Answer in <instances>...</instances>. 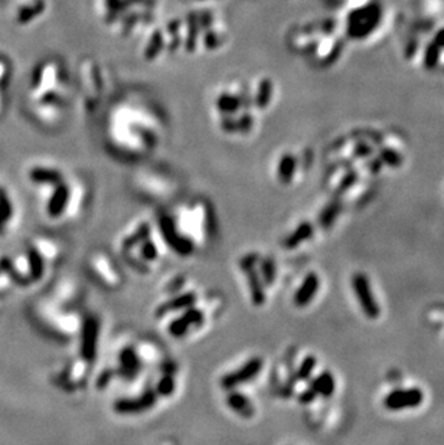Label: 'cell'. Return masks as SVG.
<instances>
[{
    "mask_svg": "<svg viewBox=\"0 0 444 445\" xmlns=\"http://www.w3.org/2000/svg\"><path fill=\"white\" fill-rule=\"evenodd\" d=\"M174 250H176L178 254L186 257V255H191V254H192V251H194V244H192L188 238L179 237V240H178L176 244L174 245Z\"/></svg>",
    "mask_w": 444,
    "mask_h": 445,
    "instance_id": "obj_24",
    "label": "cell"
},
{
    "mask_svg": "<svg viewBox=\"0 0 444 445\" xmlns=\"http://www.w3.org/2000/svg\"><path fill=\"white\" fill-rule=\"evenodd\" d=\"M98 320L95 317H88L84 321L81 333V356L87 362H92L97 355V342H98Z\"/></svg>",
    "mask_w": 444,
    "mask_h": 445,
    "instance_id": "obj_3",
    "label": "cell"
},
{
    "mask_svg": "<svg viewBox=\"0 0 444 445\" xmlns=\"http://www.w3.org/2000/svg\"><path fill=\"white\" fill-rule=\"evenodd\" d=\"M339 203H330L322 213L320 216V224L323 228H329L332 225V222L335 220L338 212H339Z\"/></svg>",
    "mask_w": 444,
    "mask_h": 445,
    "instance_id": "obj_20",
    "label": "cell"
},
{
    "mask_svg": "<svg viewBox=\"0 0 444 445\" xmlns=\"http://www.w3.org/2000/svg\"><path fill=\"white\" fill-rule=\"evenodd\" d=\"M314 397H316V394L313 392V389L310 387L309 391H306L305 394L300 395V402H302V404H309V402H312V401L314 400Z\"/></svg>",
    "mask_w": 444,
    "mask_h": 445,
    "instance_id": "obj_28",
    "label": "cell"
},
{
    "mask_svg": "<svg viewBox=\"0 0 444 445\" xmlns=\"http://www.w3.org/2000/svg\"><path fill=\"white\" fill-rule=\"evenodd\" d=\"M196 301V297L194 293H186V294H182V296H178V297H174L172 300H169L168 303H164L160 306L157 314H166L169 311H176V310H185V309H189V307H194Z\"/></svg>",
    "mask_w": 444,
    "mask_h": 445,
    "instance_id": "obj_11",
    "label": "cell"
},
{
    "mask_svg": "<svg viewBox=\"0 0 444 445\" xmlns=\"http://www.w3.org/2000/svg\"><path fill=\"white\" fill-rule=\"evenodd\" d=\"M313 227L309 224V222H303V224H300L297 228H296V231L290 235V237H287L286 238V241H285V245L287 247V248H296L297 245H300L302 242H305V241H307L312 235H313Z\"/></svg>",
    "mask_w": 444,
    "mask_h": 445,
    "instance_id": "obj_12",
    "label": "cell"
},
{
    "mask_svg": "<svg viewBox=\"0 0 444 445\" xmlns=\"http://www.w3.org/2000/svg\"><path fill=\"white\" fill-rule=\"evenodd\" d=\"M244 271L248 272L247 277H248V283H250V289H251V294H253V301H254V304L261 306L265 300V296H264V290L260 284V278H258L257 272L254 271V267L244 268Z\"/></svg>",
    "mask_w": 444,
    "mask_h": 445,
    "instance_id": "obj_14",
    "label": "cell"
},
{
    "mask_svg": "<svg viewBox=\"0 0 444 445\" xmlns=\"http://www.w3.org/2000/svg\"><path fill=\"white\" fill-rule=\"evenodd\" d=\"M261 368H263V359L254 358L248 363H245L241 369H238L237 372L227 375L224 379L221 380V385H222V387H226V389H233L234 386L253 379L255 375H258Z\"/></svg>",
    "mask_w": 444,
    "mask_h": 445,
    "instance_id": "obj_4",
    "label": "cell"
},
{
    "mask_svg": "<svg viewBox=\"0 0 444 445\" xmlns=\"http://www.w3.org/2000/svg\"><path fill=\"white\" fill-rule=\"evenodd\" d=\"M352 287L362 311L369 318H376L379 316V306L374 297L369 280L364 272H356L352 278Z\"/></svg>",
    "mask_w": 444,
    "mask_h": 445,
    "instance_id": "obj_1",
    "label": "cell"
},
{
    "mask_svg": "<svg viewBox=\"0 0 444 445\" xmlns=\"http://www.w3.org/2000/svg\"><path fill=\"white\" fill-rule=\"evenodd\" d=\"M31 179L35 183H60L61 182V175L51 169H42L36 168L31 172Z\"/></svg>",
    "mask_w": 444,
    "mask_h": 445,
    "instance_id": "obj_15",
    "label": "cell"
},
{
    "mask_svg": "<svg viewBox=\"0 0 444 445\" xmlns=\"http://www.w3.org/2000/svg\"><path fill=\"white\" fill-rule=\"evenodd\" d=\"M282 172H280V176H282V179L285 181V182H287L289 179H292V176H293V171H295V163H293V160H292V157L289 159V157H286L285 160H283V163H282Z\"/></svg>",
    "mask_w": 444,
    "mask_h": 445,
    "instance_id": "obj_25",
    "label": "cell"
},
{
    "mask_svg": "<svg viewBox=\"0 0 444 445\" xmlns=\"http://www.w3.org/2000/svg\"><path fill=\"white\" fill-rule=\"evenodd\" d=\"M156 404V394L149 391L140 398L134 400H120L115 404V409L119 414H142L147 409H150Z\"/></svg>",
    "mask_w": 444,
    "mask_h": 445,
    "instance_id": "obj_5",
    "label": "cell"
},
{
    "mask_svg": "<svg viewBox=\"0 0 444 445\" xmlns=\"http://www.w3.org/2000/svg\"><path fill=\"white\" fill-rule=\"evenodd\" d=\"M319 277L314 272H310L306 275V278L303 280L302 286L299 287V290L295 294V304L297 307H305L307 306L316 296L317 290H319Z\"/></svg>",
    "mask_w": 444,
    "mask_h": 445,
    "instance_id": "obj_7",
    "label": "cell"
},
{
    "mask_svg": "<svg viewBox=\"0 0 444 445\" xmlns=\"http://www.w3.org/2000/svg\"><path fill=\"white\" fill-rule=\"evenodd\" d=\"M424 401V395L418 387L397 389L388 394L384 400V407L390 411H401L407 408L420 407Z\"/></svg>",
    "mask_w": 444,
    "mask_h": 445,
    "instance_id": "obj_2",
    "label": "cell"
},
{
    "mask_svg": "<svg viewBox=\"0 0 444 445\" xmlns=\"http://www.w3.org/2000/svg\"><path fill=\"white\" fill-rule=\"evenodd\" d=\"M316 358L314 356H307L305 358V360L302 362V365L299 366L297 369V373H296V379L297 380H307L310 377V375L313 373L314 368H316Z\"/></svg>",
    "mask_w": 444,
    "mask_h": 445,
    "instance_id": "obj_18",
    "label": "cell"
},
{
    "mask_svg": "<svg viewBox=\"0 0 444 445\" xmlns=\"http://www.w3.org/2000/svg\"><path fill=\"white\" fill-rule=\"evenodd\" d=\"M160 230H162V234H163L166 242H168L174 248V245L176 244V241L179 240L181 235H178L172 219L168 218V216H163L160 219Z\"/></svg>",
    "mask_w": 444,
    "mask_h": 445,
    "instance_id": "obj_16",
    "label": "cell"
},
{
    "mask_svg": "<svg viewBox=\"0 0 444 445\" xmlns=\"http://www.w3.org/2000/svg\"><path fill=\"white\" fill-rule=\"evenodd\" d=\"M312 389L316 395H322L324 398H329L335 392V379L333 375L327 370L322 372L313 382H312Z\"/></svg>",
    "mask_w": 444,
    "mask_h": 445,
    "instance_id": "obj_9",
    "label": "cell"
},
{
    "mask_svg": "<svg viewBox=\"0 0 444 445\" xmlns=\"http://www.w3.org/2000/svg\"><path fill=\"white\" fill-rule=\"evenodd\" d=\"M227 404H228V407L231 409L237 411L240 415H243L245 418H250V417L254 415V409H253L250 401L244 395H241V394H231V395H228Z\"/></svg>",
    "mask_w": 444,
    "mask_h": 445,
    "instance_id": "obj_13",
    "label": "cell"
},
{
    "mask_svg": "<svg viewBox=\"0 0 444 445\" xmlns=\"http://www.w3.org/2000/svg\"><path fill=\"white\" fill-rule=\"evenodd\" d=\"M29 265H31V272L35 280H41V277L43 274V262L41 255L35 251L31 250L29 251Z\"/></svg>",
    "mask_w": 444,
    "mask_h": 445,
    "instance_id": "obj_19",
    "label": "cell"
},
{
    "mask_svg": "<svg viewBox=\"0 0 444 445\" xmlns=\"http://www.w3.org/2000/svg\"><path fill=\"white\" fill-rule=\"evenodd\" d=\"M175 391V380L171 375H166L162 377V380L157 385V394L163 397H169Z\"/></svg>",
    "mask_w": 444,
    "mask_h": 445,
    "instance_id": "obj_22",
    "label": "cell"
},
{
    "mask_svg": "<svg viewBox=\"0 0 444 445\" xmlns=\"http://www.w3.org/2000/svg\"><path fill=\"white\" fill-rule=\"evenodd\" d=\"M68 196H70V192H68L67 186L60 185L57 189H55V192L49 200V205H48V212L51 216L55 218V216H58L64 212L67 202H68Z\"/></svg>",
    "mask_w": 444,
    "mask_h": 445,
    "instance_id": "obj_10",
    "label": "cell"
},
{
    "mask_svg": "<svg viewBox=\"0 0 444 445\" xmlns=\"http://www.w3.org/2000/svg\"><path fill=\"white\" fill-rule=\"evenodd\" d=\"M147 237H149V228H147V225H143L133 237H130L125 241V248H132V247L137 245L139 242L146 241Z\"/></svg>",
    "mask_w": 444,
    "mask_h": 445,
    "instance_id": "obj_23",
    "label": "cell"
},
{
    "mask_svg": "<svg viewBox=\"0 0 444 445\" xmlns=\"http://www.w3.org/2000/svg\"><path fill=\"white\" fill-rule=\"evenodd\" d=\"M42 11V4L39 2V0H35V2L32 4H26L23 5L19 12H18V19L21 23H26L29 22L32 18H35L39 12Z\"/></svg>",
    "mask_w": 444,
    "mask_h": 445,
    "instance_id": "obj_17",
    "label": "cell"
},
{
    "mask_svg": "<svg viewBox=\"0 0 444 445\" xmlns=\"http://www.w3.org/2000/svg\"><path fill=\"white\" fill-rule=\"evenodd\" d=\"M8 73H9V67H8L6 61L0 60V87H4V82L8 78Z\"/></svg>",
    "mask_w": 444,
    "mask_h": 445,
    "instance_id": "obj_27",
    "label": "cell"
},
{
    "mask_svg": "<svg viewBox=\"0 0 444 445\" xmlns=\"http://www.w3.org/2000/svg\"><path fill=\"white\" fill-rule=\"evenodd\" d=\"M120 365V373L125 376V379H134L140 370V360L132 348H127L122 352Z\"/></svg>",
    "mask_w": 444,
    "mask_h": 445,
    "instance_id": "obj_8",
    "label": "cell"
},
{
    "mask_svg": "<svg viewBox=\"0 0 444 445\" xmlns=\"http://www.w3.org/2000/svg\"><path fill=\"white\" fill-rule=\"evenodd\" d=\"M142 255H143V258L147 259V261L156 259V257H157L156 245H154L152 241H147V240H146L144 244H143V248H142Z\"/></svg>",
    "mask_w": 444,
    "mask_h": 445,
    "instance_id": "obj_26",
    "label": "cell"
},
{
    "mask_svg": "<svg viewBox=\"0 0 444 445\" xmlns=\"http://www.w3.org/2000/svg\"><path fill=\"white\" fill-rule=\"evenodd\" d=\"M4 91L5 88L0 87V111H2V105H4Z\"/></svg>",
    "mask_w": 444,
    "mask_h": 445,
    "instance_id": "obj_29",
    "label": "cell"
},
{
    "mask_svg": "<svg viewBox=\"0 0 444 445\" xmlns=\"http://www.w3.org/2000/svg\"><path fill=\"white\" fill-rule=\"evenodd\" d=\"M261 275L264 283L270 287L274 283L275 277V269H274V262L271 258H265L261 261Z\"/></svg>",
    "mask_w": 444,
    "mask_h": 445,
    "instance_id": "obj_21",
    "label": "cell"
},
{
    "mask_svg": "<svg viewBox=\"0 0 444 445\" xmlns=\"http://www.w3.org/2000/svg\"><path fill=\"white\" fill-rule=\"evenodd\" d=\"M202 321H204V313L198 309L189 307V309H186V313L182 317H179L171 323V326H169L171 336L182 338L186 335L191 326H201Z\"/></svg>",
    "mask_w": 444,
    "mask_h": 445,
    "instance_id": "obj_6",
    "label": "cell"
}]
</instances>
